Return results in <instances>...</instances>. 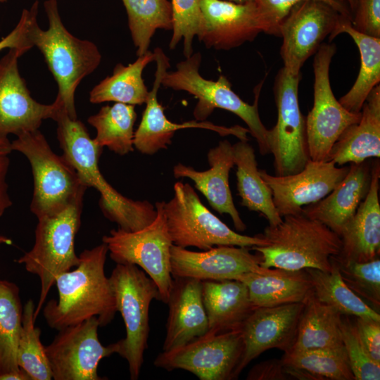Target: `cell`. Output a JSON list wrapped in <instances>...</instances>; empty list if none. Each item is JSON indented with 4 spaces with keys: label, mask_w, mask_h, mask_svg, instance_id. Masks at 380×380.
Instances as JSON below:
<instances>
[{
    "label": "cell",
    "mask_w": 380,
    "mask_h": 380,
    "mask_svg": "<svg viewBox=\"0 0 380 380\" xmlns=\"http://www.w3.org/2000/svg\"><path fill=\"white\" fill-rule=\"evenodd\" d=\"M108 252L105 243L84 250L79 255L75 269L56 278L58 300L51 299L43 308L51 328L58 331L93 317L103 327L113 319L117 312L115 298L105 274Z\"/></svg>",
    "instance_id": "6da1fadb"
},
{
    "label": "cell",
    "mask_w": 380,
    "mask_h": 380,
    "mask_svg": "<svg viewBox=\"0 0 380 380\" xmlns=\"http://www.w3.org/2000/svg\"><path fill=\"white\" fill-rule=\"evenodd\" d=\"M63 156L77 170L88 187L100 194L99 206L104 216L119 228L135 232L151 224L156 210L148 201H134L115 189L102 175L99 161L103 148L95 143L82 122L72 119L59 108L53 119Z\"/></svg>",
    "instance_id": "7a4b0ae2"
},
{
    "label": "cell",
    "mask_w": 380,
    "mask_h": 380,
    "mask_svg": "<svg viewBox=\"0 0 380 380\" xmlns=\"http://www.w3.org/2000/svg\"><path fill=\"white\" fill-rule=\"evenodd\" d=\"M44 8L48 28L42 30L37 18L31 24L29 37L33 47L41 51L54 77L58 94L56 98L69 117L77 119L75 95L87 76L99 66L101 54L97 46L71 34L64 25L57 0H46Z\"/></svg>",
    "instance_id": "3957f363"
},
{
    "label": "cell",
    "mask_w": 380,
    "mask_h": 380,
    "mask_svg": "<svg viewBox=\"0 0 380 380\" xmlns=\"http://www.w3.org/2000/svg\"><path fill=\"white\" fill-rule=\"evenodd\" d=\"M260 234L267 244L251 250L261 255L260 266L265 268L329 272L331 258L338 255L342 246L337 234L303 213L285 215L280 223L268 225Z\"/></svg>",
    "instance_id": "277c9868"
},
{
    "label": "cell",
    "mask_w": 380,
    "mask_h": 380,
    "mask_svg": "<svg viewBox=\"0 0 380 380\" xmlns=\"http://www.w3.org/2000/svg\"><path fill=\"white\" fill-rule=\"evenodd\" d=\"M201 53H193L176 65V70L166 71L161 85L177 91H184L197 99L194 116L197 121H205L215 108L233 113L248 126L249 133L256 140L260 153H270V129L262 122L258 111V101L263 84L261 81L255 88L254 103L251 105L242 100L232 89V84L224 75L217 80L205 79L199 73Z\"/></svg>",
    "instance_id": "5b68a950"
},
{
    "label": "cell",
    "mask_w": 380,
    "mask_h": 380,
    "mask_svg": "<svg viewBox=\"0 0 380 380\" xmlns=\"http://www.w3.org/2000/svg\"><path fill=\"white\" fill-rule=\"evenodd\" d=\"M11 148L23 153L31 165L34 191L30 210L37 219L59 213L84 198L87 185L63 156L52 151L39 129L17 136Z\"/></svg>",
    "instance_id": "8992f818"
},
{
    "label": "cell",
    "mask_w": 380,
    "mask_h": 380,
    "mask_svg": "<svg viewBox=\"0 0 380 380\" xmlns=\"http://www.w3.org/2000/svg\"><path fill=\"white\" fill-rule=\"evenodd\" d=\"M83 198L54 215L38 219L32 248L16 260L40 279V294L35 308L36 320L56 278L78 265L75 239L81 223Z\"/></svg>",
    "instance_id": "52a82bcc"
},
{
    "label": "cell",
    "mask_w": 380,
    "mask_h": 380,
    "mask_svg": "<svg viewBox=\"0 0 380 380\" xmlns=\"http://www.w3.org/2000/svg\"><path fill=\"white\" fill-rule=\"evenodd\" d=\"M164 211L172 243L182 248L206 251L218 246L251 248L267 244L260 234L251 236L231 229L202 203L188 183L175 184L173 197L165 202Z\"/></svg>",
    "instance_id": "ba28073f"
},
{
    "label": "cell",
    "mask_w": 380,
    "mask_h": 380,
    "mask_svg": "<svg viewBox=\"0 0 380 380\" xmlns=\"http://www.w3.org/2000/svg\"><path fill=\"white\" fill-rule=\"evenodd\" d=\"M109 279L117 311L123 319L126 336L117 341V353L129 366L130 379L139 377L149 334L148 311L153 299L160 296L155 282L134 265L117 264Z\"/></svg>",
    "instance_id": "9c48e42d"
},
{
    "label": "cell",
    "mask_w": 380,
    "mask_h": 380,
    "mask_svg": "<svg viewBox=\"0 0 380 380\" xmlns=\"http://www.w3.org/2000/svg\"><path fill=\"white\" fill-rule=\"evenodd\" d=\"M165 201L156 202V217L135 232L112 229L102 238L110 258L117 264L134 265L155 282L160 300L168 301L172 286L170 248L173 244L164 211Z\"/></svg>",
    "instance_id": "30bf717a"
},
{
    "label": "cell",
    "mask_w": 380,
    "mask_h": 380,
    "mask_svg": "<svg viewBox=\"0 0 380 380\" xmlns=\"http://www.w3.org/2000/svg\"><path fill=\"white\" fill-rule=\"evenodd\" d=\"M243 349L241 327L207 332L180 348L159 353L154 365L168 371L184 369L201 380L236 379Z\"/></svg>",
    "instance_id": "8fae6325"
},
{
    "label": "cell",
    "mask_w": 380,
    "mask_h": 380,
    "mask_svg": "<svg viewBox=\"0 0 380 380\" xmlns=\"http://www.w3.org/2000/svg\"><path fill=\"white\" fill-rule=\"evenodd\" d=\"M336 50L333 44H322L314 58V101L305 118L308 153L313 161H327L335 142L361 116V112L346 110L332 91L329 67Z\"/></svg>",
    "instance_id": "7c38bea8"
},
{
    "label": "cell",
    "mask_w": 380,
    "mask_h": 380,
    "mask_svg": "<svg viewBox=\"0 0 380 380\" xmlns=\"http://www.w3.org/2000/svg\"><path fill=\"white\" fill-rule=\"evenodd\" d=\"M300 74L294 75L284 68L275 77L274 93L277 121L270 129V153L274 156L275 175L295 174L310 160L305 118L298 102Z\"/></svg>",
    "instance_id": "4fadbf2b"
},
{
    "label": "cell",
    "mask_w": 380,
    "mask_h": 380,
    "mask_svg": "<svg viewBox=\"0 0 380 380\" xmlns=\"http://www.w3.org/2000/svg\"><path fill=\"white\" fill-rule=\"evenodd\" d=\"M98 319L58 330L53 341L45 346L54 380H101L98 374L100 361L117 353V343L104 346L98 336Z\"/></svg>",
    "instance_id": "5bb4252c"
},
{
    "label": "cell",
    "mask_w": 380,
    "mask_h": 380,
    "mask_svg": "<svg viewBox=\"0 0 380 380\" xmlns=\"http://www.w3.org/2000/svg\"><path fill=\"white\" fill-rule=\"evenodd\" d=\"M341 16L320 1L307 0L294 6L279 27L283 39L280 49L283 68L292 75L300 74L304 63L331 34Z\"/></svg>",
    "instance_id": "9a60e30c"
},
{
    "label": "cell",
    "mask_w": 380,
    "mask_h": 380,
    "mask_svg": "<svg viewBox=\"0 0 380 380\" xmlns=\"http://www.w3.org/2000/svg\"><path fill=\"white\" fill-rule=\"evenodd\" d=\"M23 55L15 49L0 59V135L16 137L39 129L43 120H53L61 105L37 101L32 96L18 69Z\"/></svg>",
    "instance_id": "2e32d148"
},
{
    "label": "cell",
    "mask_w": 380,
    "mask_h": 380,
    "mask_svg": "<svg viewBox=\"0 0 380 380\" xmlns=\"http://www.w3.org/2000/svg\"><path fill=\"white\" fill-rule=\"evenodd\" d=\"M349 167H338L333 161L309 160L300 172L272 175L265 170L260 175L272 191L274 204L283 217L303 213L304 206L328 195L344 178Z\"/></svg>",
    "instance_id": "e0dca14e"
},
{
    "label": "cell",
    "mask_w": 380,
    "mask_h": 380,
    "mask_svg": "<svg viewBox=\"0 0 380 380\" xmlns=\"http://www.w3.org/2000/svg\"><path fill=\"white\" fill-rule=\"evenodd\" d=\"M156 70L153 88L146 101L140 124L134 132V146L144 154L152 155L167 148L177 130L186 128H201L214 131L221 136L234 135L241 141H248L249 130L239 125L227 127L210 122L191 120L183 123L170 121L158 100V92L164 73L170 67L169 58L160 48L154 49Z\"/></svg>",
    "instance_id": "ac0fdd59"
},
{
    "label": "cell",
    "mask_w": 380,
    "mask_h": 380,
    "mask_svg": "<svg viewBox=\"0 0 380 380\" xmlns=\"http://www.w3.org/2000/svg\"><path fill=\"white\" fill-rule=\"evenodd\" d=\"M201 8L202 18L196 36L208 49L229 50L265 32V23L255 1L202 0Z\"/></svg>",
    "instance_id": "d6986e66"
},
{
    "label": "cell",
    "mask_w": 380,
    "mask_h": 380,
    "mask_svg": "<svg viewBox=\"0 0 380 380\" xmlns=\"http://www.w3.org/2000/svg\"><path fill=\"white\" fill-rule=\"evenodd\" d=\"M251 248L218 246L197 252L172 244L170 248L172 277H188L201 281L235 279L247 272H266L260 266L262 256Z\"/></svg>",
    "instance_id": "ffe728a7"
},
{
    "label": "cell",
    "mask_w": 380,
    "mask_h": 380,
    "mask_svg": "<svg viewBox=\"0 0 380 380\" xmlns=\"http://www.w3.org/2000/svg\"><path fill=\"white\" fill-rule=\"evenodd\" d=\"M305 303L255 308L241 326L244 349L241 371L263 352L277 348L290 350L296 341Z\"/></svg>",
    "instance_id": "44dd1931"
},
{
    "label": "cell",
    "mask_w": 380,
    "mask_h": 380,
    "mask_svg": "<svg viewBox=\"0 0 380 380\" xmlns=\"http://www.w3.org/2000/svg\"><path fill=\"white\" fill-rule=\"evenodd\" d=\"M172 278L167 303L169 313L163 351L180 348L208 331L201 281L188 277Z\"/></svg>",
    "instance_id": "7402d4cb"
},
{
    "label": "cell",
    "mask_w": 380,
    "mask_h": 380,
    "mask_svg": "<svg viewBox=\"0 0 380 380\" xmlns=\"http://www.w3.org/2000/svg\"><path fill=\"white\" fill-rule=\"evenodd\" d=\"M207 158L210 169L197 171L179 163L173 167L174 177L191 179L214 210L220 214H228L235 229L244 231L246 226L235 207L229 183V172L234 165L232 145L227 140L220 141L208 151Z\"/></svg>",
    "instance_id": "603a6c76"
},
{
    "label": "cell",
    "mask_w": 380,
    "mask_h": 380,
    "mask_svg": "<svg viewBox=\"0 0 380 380\" xmlns=\"http://www.w3.org/2000/svg\"><path fill=\"white\" fill-rule=\"evenodd\" d=\"M379 163L371 169V180L367 194L359 205L353 217L342 229V246L336 255L343 260L364 262L379 258L380 204Z\"/></svg>",
    "instance_id": "cb8c5ba5"
},
{
    "label": "cell",
    "mask_w": 380,
    "mask_h": 380,
    "mask_svg": "<svg viewBox=\"0 0 380 380\" xmlns=\"http://www.w3.org/2000/svg\"><path fill=\"white\" fill-rule=\"evenodd\" d=\"M371 180V170L365 162L351 163L344 178L320 201L305 205L303 213L317 220L339 236L366 196Z\"/></svg>",
    "instance_id": "d4e9b609"
},
{
    "label": "cell",
    "mask_w": 380,
    "mask_h": 380,
    "mask_svg": "<svg viewBox=\"0 0 380 380\" xmlns=\"http://www.w3.org/2000/svg\"><path fill=\"white\" fill-rule=\"evenodd\" d=\"M235 279L246 285L255 308L305 303L314 296L310 276L305 269L268 268L266 272H247Z\"/></svg>",
    "instance_id": "484cf974"
},
{
    "label": "cell",
    "mask_w": 380,
    "mask_h": 380,
    "mask_svg": "<svg viewBox=\"0 0 380 380\" xmlns=\"http://www.w3.org/2000/svg\"><path fill=\"white\" fill-rule=\"evenodd\" d=\"M380 157V86H376L361 109L360 120L349 126L332 146L328 160L338 165Z\"/></svg>",
    "instance_id": "4316f807"
},
{
    "label": "cell",
    "mask_w": 380,
    "mask_h": 380,
    "mask_svg": "<svg viewBox=\"0 0 380 380\" xmlns=\"http://www.w3.org/2000/svg\"><path fill=\"white\" fill-rule=\"evenodd\" d=\"M202 298L210 333L241 328L255 308L246 285L239 280H204Z\"/></svg>",
    "instance_id": "83f0119b"
},
{
    "label": "cell",
    "mask_w": 380,
    "mask_h": 380,
    "mask_svg": "<svg viewBox=\"0 0 380 380\" xmlns=\"http://www.w3.org/2000/svg\"><path fill=\"white\" fill-rule=\"evenodd\" d=\"M341 33L349 34L357 45L360 68L353 85L338 101L348 111L358 113L371 91L379 84L380 38L359 32L353 27L351 18L346 16H341L338 20L329 36V41Z\"/></svg>",
    "instance_id": "f1b7e54d"
},
{
    "label": "cell",
    "mask_w": 380,
    "mask_h": 380,
    "mask_svg": "<svg viewBox=\"0 0 380 380\" xmlns=\"http://www.w3.org/2000/svg\"><path fill=\"white\" fill-rule=\"evenodd\" d=\"M232 146L241 205L261 213L269 225L278 224L282 217L274 204L270 189L260 175L253 148L248 141L241 140Z\"/></svg>",
    "instance_id": "f546056e"
},
{
    "label": "cell",
    "mask_w": 380,
    "mask_h": 380,
    "mask_svg": "<svg viewBox=\"0 0 380 380\" xmlns=\"http://www.w3.org/2000/svg\"><path fill=\"white\" fill-rule=\"evenodd\" d=\"M343 315L313 296L305 305L291 350H336L343 348Z\"/></svg>",
    "instance_id": "4dcf8cb0"
},
{
    "label": "cell",
    "mask_w": 380,
    "mask_h": 380,
    "mask_svg": "<svg viewBox=\"0 0 380 380\" xmlns=\"http://www.w3.org/2000/svg\"><path fill=\"white\" fill-rule=\"evenodd\" d=\"M154 61L155 53L148 51L127 65L118 63L111 75L91 89L89 101L92 103L114 101L133 106L145 103L149 91L142 73L147 65Z\"/></svg>",
    "instance_id": "1f68e13d"
},
{
    "label": "cell",
    "mask_w": 380,
    "mask_h": 380,
    "mask_svg": "<svg viewBox=\"0 0 380 380\" xmlns=\"http://www.w3.org/2000/svg\"><path fill=\"white\" fill-rule=\"evenodd\" d=\"M331 268L324 272L305 268L310 276L315 298L328 305L342 315L355 316L380 322V315L357 296L342 279L338 267L331 258Z\"/></svg>",
    "instance_id": "d6a6232c"
},
{
    "label": "cell",
    "mask_w": 380,
    "mask_h": 380,
    "mask_svg": "<svg viewBox=\"0 0 380 380\" xmlns=\"http://www.w3.org/2000/svg\"><path fill=\"white\" fill-rule=\"evenodd\" d=\"M135 106L115 103L102 106L89 117L87 122L96 130L94 139L101 147L124 156L134 151V125L137 119Z\"/></svg>",
    "instance_id": "836d02e7"
},
{
    "label": "cell",
    "mask_w": 380,
    "mask_h": 380,
    "mask_svg": "<svg viewBox=\"0 0 380 380\" xmlns=\"http://www.w3.org/2000/svg\"><path fill=\"white\" fill-rule=\"evenodd\" d=\"M137 56L148 52L156 30H172V6L168 0H122Z\"/></svg>",
    "instance_id": "e575fe53"
},
{
    "label": "cell",
    "mask_w": 380,
    "mask_h": 380,
    "mask_svg": "<svg viewBox=\"0 0 380 380\" xmlns=\"http://www.w3.org/2000/svg\"><path fill=\"white\" fill-rule=\"evenodd\" d=\"M23 312L19 287L0 279V375L20 369L17 362V347Z\"/></svg>",
    "instance_id": "d590c367"
},
{
    "label": "cell",
    "mask_w": 380,
    "mask_h": 380,
    "mask_svg": "<svg viewBox=\"0 0 380 380\" xmlns=\"http://www.w3.org/2000/svg\"><path fill=\"white\" fill-rule=\"evenodd\" d=\"M34 310L35 305L32 299H29L23 308L17 362L31 380H51L52 374L45 346L40 341L41 330L34 325Z\"/></svg>",
    "instance_id": "8d00e7d4"
},
{
    "label": "cell",
    "mask_w": 380,
    "mask_h": 380,
    "mask_svg": "<svg viewBox=\"0 0 380 380\" xmlns=\"http://www.w3.org/2000/svg\"><path fill=\"white\" fill-rule=\"evenodd\" d=\"M285 365L304 369L322 380H355L345 348L336 350H290L281 358Z\"/></svg>",
    "instance_id": "74e56055"
},
{
    "label": "cell",
    "mask_w": 380,
    "mask_h": 380,
    "mask_svg": "<svg viewBox=\"0 0 380 380\" xmlns=\"http://www.w3.org/2000/svg\"><path fill=\"white\" fill-rule=\"evenodd\" d=\"M345 284L376 312L380 309V260L359 262L332 256Z\"/></svg>",
    "instance_id": "f35d334b"
},
{
    "label": "cell",
    "mask_w": 380,
    "mask_h": 380,
    "mask_svg": "<svg viewBox=\"0 0 380 380\" xmlns=\"http://www.w3.org/2000/svg\"><path fill=\"white\" fill-rule=\"evenodd\" d=\"M202 0H172V34L169 44L174 49L182 40L185 58L193 54V41L199 30L202 11Z\"/></svg>",
    "instance_id": "ab89813d"
},
{
    "label": "cell",
    "mask_w": 380,
    "mask_h": 380,
    "mask_svg": "<svg viewBox=\"0 0 380 380\" xmlns=\"http://www.w3.org/2000/svg\"><path fill=\"white\" fill-rule=\"evenodd\" d=\"M342 340L355 380H379L380 364L372 361L365 350L354 323L342 317Z\"/></svg>",
    "instance_id": "60d3db41"
},
{
    "label": "cell",
    "mask_w": 380,
    "mask_h": 380,
    "mask_svg": "<svg viewBox=\"0 0 380 380\" xmlns=\"http://www.w3.org/2000/svg\"><path fill=\"white\" fill-rule=\"evenodd\" d=\"M307 0H254L265 23V33L279 37L282 20L297 4ZM329 5L342 15L351 18L348 8L341 0H317Z\"/></svg>",
    "instance_id": "b9f144b4"
},
{
    "label": "cell",
    "mask_w": 380,
    "mask_h": 380,
    "mask_svg": "<svg viewBox=\"0 0 380 380\" xmlns=\"http://www.w3.org/2000/svg\"><path fill=\"white\" fill-rule=\"evenodd\" d=\"M39 1L35 0L29 9L23 10L15 27L0 40V51L5 49H15L23 54L33 46L29 37V30L33 20L37 18Z\"/></svg>",
    "instance_id": "7bdbcfd3"
},
{
    "label": "cell",
    "mask_w": 380,
    "mask_h": 380,
    "mask_svg": "<svg viewBox=\"0 0 380 380\" xmlns=\"http://www.w3.org/2000/svg\"><path fill=\"white\" fill-rule=\"evenodd\" d=\"M353 13L351 25L355 30L380 38V0H357Z\"/></svg>",
    "instance_id": "ee69618b"
},
{
    "label": "cell",
    "mask_w": 380,
    "mask_h": 380,
    "mask_svg": "<svg viewBox=\"0 0 380 380\" xmlns=\"http://www.w3.org/2000/svg\"><path fill=\"white\" fill-rule=\"evenodd\" d=\"M354 325L368 356L374 362L380 364V322L356 317Z\"/></svg>",
    "instance_id": "f6af8a7d"
},
{
    "label": "cell",
    "mask_w": 380,
    "mask_h": 380,
    "mask_svg": "<svg viewBox=\"0 0 380 380\" xmlns=\"http://www.w3.org/2000/svg\"><path fill=\"white\" fill-rule=\"evenodd\" d=\"M248 380H289L291 379L286 371L281 359H270L262 361L253 366L248 372Z\"/></svg>",
    "instance_id": "bcb514c9"
},
{
    "label": "cell",
    "mask_w": 380,
    "mask_h": 380,
    "mask_svg": "<svg viewBox=\"0 0 380 380\" xmlns=\"http://www.w3.org/2000/svg\"><path fill=\"white\" fill-rule=\"evenodd\" d=\"M9 164L8 154L0 153V217L12 205L6 181Z\"/></svg>",
    "instance_id": "7dc6e473"
},
{
    "label": "cell",
    "mask_w": 380,
    "mask_h": 380,
    "mask_svg": "<svg viewBox=\"0 0 380 380\" xmlns=\"http://www.w3.org/2000/svg\"><path fill=\"white\" fill-rule=\"evenodd\" d=\"M0 380H31L30 376L22 369L0 375Z\"/></svg>",
    "instance_id": "c3c4849f"
},
{
    "label": "cell",
    "mask_w": 380,
    "mask_h": 380,
    "mask_svg": "<svg viewBox=\"0 0 380 380\" xmlns=\"http://www.w3.org/2000/svg\"><path fill=\"white\" fill-rule=\"evenodd\" d=\"M11 151V142L8 137L0 135V153L9 154Z\"/></svg>",
    "instance_id": "681fc988"
},
{
    "label": "cell",
    "mask_w": 380,
    "mask_h": 380,
    "mask_svg": "<svg viewBox=\"0 0 380 380\" xmlns=\"http://www.w3.org/2000/svg\"><path fill=\"white\" fill-rule=\"evenodd\" d=\"M13 241L11 239L8 237L4 236L2 234H0V246L1 245H11L12 244Z\"/></svg>",
    "instance_id": "f907efd6"
},
{
    "label": "cell",
    "mask_w": 380,
    "mask_h": 380,
    "mask_svg": "<svg viewBox=\"0 0 380 380\" xmlns=\"http://www.w3.org/2000/svg\"><path fill=\"white\" fill-rule=\"evenodd\" d=\"M224 1H228L236 4H246L249 2H253L254 0H224Z\"/></svg>",
    "instance_id": "816d5d0a"
},
{
    "label": "cell",
    "mask_w": 380,
    "mask_h": 380,
    "mask_svg": "<svg viewBox=\"0 0 380 380\" xmlns=\"http://www.w3.org/2000/svg\"><path fill=\"white\" fill-rule=\"evenodd\" d=\"M357 0H347L349 6H350V9L351 11H353L355 7V5H356V3H357Z\"/></svg>",
    "instance_id": "f5cc1de1"
},
{
    "label": "cell",
    "mask_w": 380,
    "mask_h": 380,
    "mask_svg": "<svg viewBox=\"0 0 380 380\" xmlns=\"http://www.w3.org/2000/svg\"><path fill=\"white\" fill-rule=\"evenodd\" d=\"M6 0H0V3H4L5 2Z\"/></svg>",
    "instance_id": "db71d44e"
}]
</instances>
